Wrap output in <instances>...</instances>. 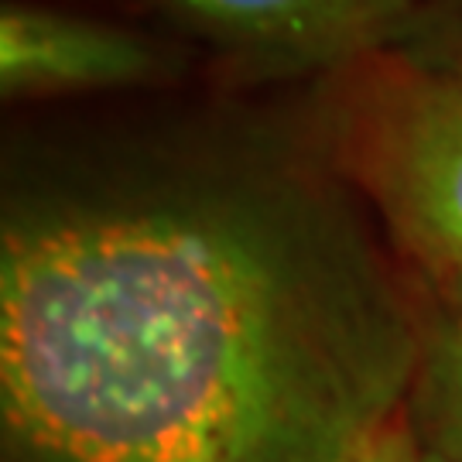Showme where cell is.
Returning <instances> with one entry per match:
<instances>
[{
  "label": "cell",
  "mask_w": 462,
  "mask_h": 462,
  "mask_svg": "<svg viewBox=\"0 0 462 462\" xmlns=\"http://www.w3.org/2000/svg\"><path fill=\"white\" fill-rule=\"evenodd\" d=\"M425 312L329 185L257 158L21 192L0 226L7 462H346Z\"/></svg>",
  "instance_id": "obj_1"
},
{
  "label": "cell",
  "mask_w": 462,
  "mask_h": 462,
  "mask_svg": "<svg viewBox=\"0 0 462 462\" xmlns=\"http://www.w3.org/2000/svg\"><path fill=\"white\" fill-rule=\"evenodd\" d=\"M336 76V141L391 247L439 291L462 278V42L397 45Z\"/></svg>",
  "instance_id": "obj_2"
},
{
  "label": "cell",
  "mask_w": 462,
  "mask_h": 462,
  "mask_svg": "<svg viewBox=\"0 0 462 462\" xmlns=\"http://www.w3.org/2000/svg\"><path fill=\"white\" fill-rule=\"evenodd\" d=\"M171 21L257 79L339 72L414 42L439 0H158Z\"/></svg>",
  "instance_id": "obj_3"
},
{
  "label": "cell",
  "mask_w": 462,
  "mask_h": 462,
  "mask_svg": "<svg viewBox=\"0 0 462 462\" xmlns=\"http://www.w3.org/2000/svg\"><path fill=\"white\" fill-rule=\"evenodd\" d=\"M171 59L144 34L51 7H0V93L7 99L127 89L171 76Z\"/></svg>",
  "instance_id": "obj_4"
},
{
  "label": "cell",
  "mask_w": 462,
  "mask_h": 462,
  "mask_svg": "<svg viewBox=\"0 0 462 462\" xmlns=\"http://www.w3.org/2000/svg\"><path fill=\"white\" fill-rule=\"evenodd\" d=\"M404 418L425 452L462 462V278L431 291Z\"/></svg>",
  "instance_id": "obj_5"
},
{
  "label": "cell",
  "mask_w": 462,
  "mask_h": 462,
  "mask_svg": "<svg viewBox=\"0 0 462 462\" xmlns=\"http://www.w3.org/2000/svg\"><path fill=\"white\" fill-rule=\"evenodd\" d=\"M346 462H425V448L408 425V418L401 414L391 425H383L374 439H366Z\"/></svg>",
  "instance_id": "obj_6"
},
{
  "label": "cell",
  "mask_w": 462,
  "mask_h": 462,
  "mask_svg": "<svg viewBox=\"0 0 462 462\" xmlns=\"http://www.w3.org/2000/svg\"><path fill=\"white\" fill-rule=\"evenodd\" d=\"M421 45H452L462 42V0H439V7L431 11L429 24L421 28ZM414 45V42H408Z\"/></svg>",
  "instance_id": "obj_7"
},
{
  "label": "cell",
  "mask_w": 462,
  "mask_h": 462,
  "mask_svg": "<svg viewBox=\"0 0 462 462\" xmlns=\"http://www.w3.org/2000/svg\"><path fill=\"white\" fill-rule=\"evenodd\" d=\"M425 462H446L442 456H431V452H425Z\"/></svg>",
  "instance_id": "obj_8"
}]
</instances>
